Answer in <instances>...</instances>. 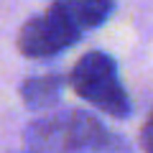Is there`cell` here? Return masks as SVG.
<instances>
[{
    "label": "cell",
    "instance_id": "7a4b0ae2",
    "mask_svg": "<svg viewBox=\"0 0 153 153\" xmlns=\"http://www.w3.org/2000/svg\"><path fill=\"white\" fill-rule=\"evenodd\" d=\"M33 153H128V146L100 117L84 110H59L33 120L23 133Z\"/></svg>",
    "mask_w": 153,
    "mask_h": 153
},
{
    "label": "cell",
    "instance_id": "5b68a950",
    "mask_svg": "<svg viewBox=\"0 0 153 153\" xmlns=\"http://www.w3.org/2000/svg\"><path fill=\"white\" fill-rule=\"evenodd\" d=\"M140 148L143 153H153V112L146 117V123L140 128Z\"/></svg>",
    "mask_w": 153,
    "mask_h": 153
},
{
    "label": "cell",
    "instance_id": "6da1fadb",
    "mask_svg": "<svg viewBox=\"0 0 153 153\" xmlns=\"http://www.w3.org/2000/svg\"><path fill=\"white\" fill-rule=\"evenodd\" d=\"M115 0H54L21 26L16 46L26 59H51L107 23Z\"/></svg>",
    "mask_w": 153,
    "mask_h": 153
},
{
    "label": "cell",
    "instance_id": "3957f363",
    "mask_svg": "<svg viewBox=\"0 0 153 153\" xmlns=\"http://www.w3.org/2000/svg\"><path fill=\"white\" fill-rule=\"evenodd\" d=\"M69 84L79 100L97 107L100 112L115 120H125L133 112L130 94L120 79L117 61L105 51H87L74 64L69 74Z\"/></svg>",
    "mask_w": 153,
    "mask_h": 153
},
{
    "label": "cell",
    "instance_id": "277c9868",
    "mask_svg": "<svg viewBox=\"0 0 153 153\" xmlns=\"http://www.w3.org/2000/svg\"><path fill=\"white\" fill-rule=\"evenodd\" d=\"M66 79L61 74H38L28 76L21 84V100L31 110H49L59 105L61 92H64Z\"/></svg>",
    "mask_w": 153,
    "mask_h": 153
}]
</instances>
